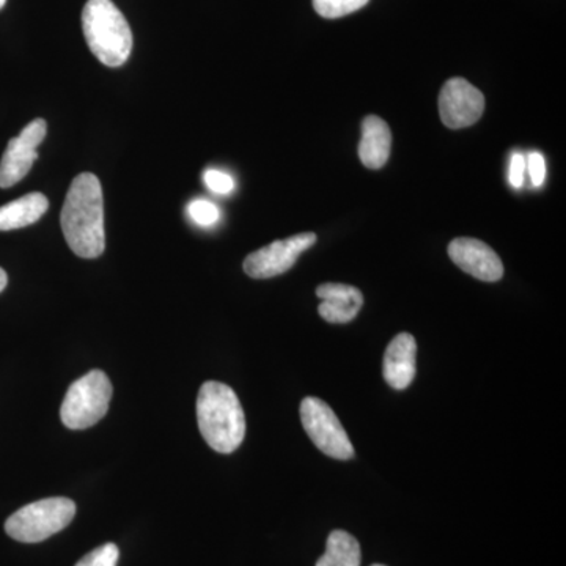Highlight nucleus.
<instances>
[{"label": "nucleus", "mask_w": 566, "mask_h": 566, "mask_svg": "<svg viewBox=\"0 0 566 566\" xmlns=\"http://www.w3.org/2000/svg\"><path fill=\"white\" fill-rule=\"evenodd\" d=\"M62 232L71 251L81 259H98L106 249L102 182L81 174L71 182L61 214Z\"/></svg>", "instance_id": "obj_1"}, {"label": "nucleus", "mask_w": 566, "mask_h": 566, "mask_svg": "<svg viewBox=\"0 0 566 566\" xmlns=\"http://www.w3.org/2000/svg\"><path fill=\"white\" fill-rule=\"evenodd\" d=\"M197 422L207 444L218 453H233L243 444L245 416L232 387L207 381L197 397Z\"/></svg>", "instance_id": "obj_2"}, {"label": "nucleus", "mask_w": 566, "mask_h": 566, "mask_svg": "<svg viewBox=\"0 0 566 566\" xmlns=\"http://www.w3.org/2000/svg\"><path fill=\"white\" fill-rule=\"evenodd\" d=\"M82 31L92 54L103 65H125L133 51V32L112 0H88L82 11Z\"/></svg>", "instance_id": "obj_3"}, {"label": "nucleus", "mask_w": 566, "mask_h": 566, "mask_svg": "<svg viewBox=\"0 0 566 566\" xmlns=\"http://www.w3.org/2000/svg\"><path fill=\"white\" fill-rule=\"evenodd\" d=\"M76 504L66 497H50L22 506L7 520L6 532L21 543H40L70 526Z\"/></svg>", "instance_id": "obj_4"}, {"label": "nucleus", "mask_w": 566, "mask_h": 566, "mask_svg": "<svg viewBox=\"0 0 566 566\" xmlns=\"http://www.w3.org/2000/svg\"><path fill=\"white\" fill-rule=\"evenodd\" d=\"M112 385L102 370H92L74 381L63 400L62 422L70 430H85L107 415Z\"/></svg>", "instance_id": "obj_5"}, {"label": "nucleus", "mask_w": 566, "mask_h": 566, "mask_svg": "<svg viewBox=\"0 0 566 566\" xmlns=\"http://www.w3.org/2000/svg\"><path fill=\"white\" fill-rule=\"evenodd\" d=\"M301 422L305 433L324 455L334 460L354 458L352 441L329 405L324 403L319 398H304L301 403Z\"/></svg>", "instance_id": "obj_6"}, {"label": "nucleus", "mask_w": 566, "mask_h": 566, "mask_svg": "<svg viewBox=\"0 0 566 566\" xmlns=\"http://www.w3.org/2000/svg\"><path fill=\"white\" fill-rule=\"evenodd\" d=\"M316 243L315 233H301L286 240L274 241L252 252L244 260V271L252 279H271L292 270L301 253Z\"/></svg>", "instance_id": "obj_7"}, {"label": "nucleus", "mask_w": 566, "mask_h": 566, "mask_svg": "<svg viewBox=\"0 0 566 566\" xmlns=\"http://www.w3.org/2000/svg\"><path fill=\"white\" fill-rule=\"evenodd\" d=\"M46 134V120L36 118L25 125V128L9 142L7 150L0 159V188H11L31 172L33 163L39 159L36 148L44 140Z\"/></svg>", "instance_id": "obj_8"}, {"label": "nucleus", "mask_w": 566, "mask_h": 566, "mask_svg": "<svg viewBox=\"0 0 566 566\" xmlns=\"http://www.w3.org/2000/svg\"><path fill=\"white\" fill-rule=\"evenodd\" d=\"M485 112V96L463 77L447 81L439 95V114L447 128L475 125Z\"/></svg>", "instance_id": "obj_9"}, {"label": "nucleus", "mask_w": 566, "mask_h": 566, "mask_svg": "<svg viewBox=\"0 0 566 566\" xmlns=\"http://www.w3.org/2000/svg\"><path fill=\"white\" fill-rule=\"evenodd\" d=\"M449 255L460 270L479 281L497 282L504 275L497 253L475 238H457L449 245Z\"/></svg>", "instance_id": "obj_10"}, {"label": "nucleus", "mask_w": 566, "mask_h": 566, "mask_svg": "<svg viewBox=\"0 0 566 566\" xmlns=\"http://www.w3.org/2000/svg\"><path fill=\"white\" fill-rule=\"evenodd\" d=\"M417 344L411 334H398L387 346L382 375L395 390H405L412 385L417 371Z\"/></svg>", "instance_id": "obj_11"}, {"label": "nucleus", "mask_w": 566, "mask_h": 566, "mask_svg": "<svg viewBox=\"0 0 566 566\" xmlns=\"http://www.w3.org/2000/svg\"><path fill=\"white\" fill-rule=\"evenodd\" d=\"M316 296L322 300L319 315L333 324L353 322L364 305L363 293L345 283H323L316 289Z\"/></svg>", "instance_id": "obj_12"}, {"label": "nucleus", "mask_w": 566, "mask_h": 566, "mask_svg": "<svg viewBox=\"0 0 566 566\" xmlns=\"http://www.w3.org/2000/svg\"><path fill=\"white\" fill-rule=\"evenodd\" d=\"M392 148V133L389 125L376 115H368L363 123V140L359 158L367 169L378 170L389 161Z\"/></svg>", "instance_id": "obj_13"}, {"label": "nucleus", "mask_w": 566, "mask_h": 566, "mask_svg": "<svg viewBox=\"0 0 566 566\" xmlns=\"http://www.w3.org/2000/svg\"><path fill=\"white\" fill-rule=\"evenodd\" d=\"M50 208V200L44 193L31 192L13 202L0 207V232L24 229L43 218Z\"/></svg>", "instance_id": "obj_14"}, {"label": "nucleus", "mask_w": 566, "mask_h": 566, "mask_svg": "<svg viewBox=\"0 0 566 566\" xmlns=\"http://www.w3.org/2000/svg\"><path fill=\"white\" fill-rule=\"evenodd\" d=\"M360 545L345 531L331 532L326 553L318 558L316 566H360Z\"/></svg>", "instance_id": "obj_15"}, {"label": "nucleus", "mask_w": 566, "mask_h": 566, "mask_svg": "<svg viewBox=\"0 0 566 566\" xmlns=\"http://www.w3.org/2000/svg\"><path fill=\"white\" fill-rule=\"evenodd\" d=\"M370 0H314V9L326 20H337L364 9Z\"/></svg>", "instance_id": "obj_16"}, {"label": "nucleus", "mask_w": 566, "mask_h": 566, "mask_svg": "<svg viewBox=\"0 0 566 566\" xmlns=\"http://www.w3.org/2000/svg\"><path fill=\"white\" fill-rule=\"evenodd\" d=\"M118 557H120V551L117 545L106 543L82 557L76 566H117Z\"/></svg>", "instance_id": "obj_17"}, {"label": "nucleus", "mask_w": 566, "mask_h": 566, "mask_svg": "<svg viewBox=\"0 0 566 566\" xmlns=\"http://www.w3.org/2000/svg\"><path fill=\"white\" fill-rule=\"evenodd\" d=\"M189 218L192 219L197 226L211 227L221 218V211L214 203L208 200H193L188 207Z\"/></svg>", "instance_id": "obj_18"}, {"label": "nucleus", "mask_w": 566, "mask_h": 566, "mask_svg": "<svg viewBox=\"0 0 566 566\" xmlns=\"http://www.w3.org/2000/svg\"><path fill=\"white\" fill-rule=\"evenodd\" d=\"M203 181L207 182L208 188H210L212 192L222 193V196L233 192L234 189L233 178L230 177V175L221 172V170L208 169L207 172L203 174Z\"/></svg>", "instance_id": "obj_19"}, {"label": "nucleus", "mask_w": 566, "mask_h": 566, "mask_svg": "<svg viewBox=\"0 0 566 566\" xmlns=\"http://www.w3.org/2000/svg\"><path fill=\"white\" fill-rule=\"evenodd\" d=\"M526 167L535 188L543 186V182L546 180V161L542 153H531L527 156Z\"/></svg>", "instance_id": "obj_20"}, {"label": "nucleus", "mask_w": 566, "mask_h": 566, "mask_svg": "<svg viewBox=\"0 0 566 566\" xmlns=\"http://www.w3.org/2000/svg\"><path fill=\"white\" fill-rule=\"evenodd\" d=\"M524 174H526V158L523 153H513L509 169L510 185L515 189L523 188Z\"/></svg>", "instance_id": "obj_21"}, {"label": "nucleus", "mask_w": 566, "mask_h": 566, "mask_svg": "<svg viewBox=\"0 0 566 566\" xmlns=\"http://www.w3.org/2000/svg\"><path fill=\"white\" fill-rule=\"evenodd\" d=\"M7 283H9V277H7L6 271L0 268V293L6 290Z\"/></svg>", "instance_id": "obj_22"}, {"label": "nucleus", "mask_w": 566, "mask_h": 566, "mask_svg": "<svg viewBox=\"0 0 566 566\" xmlns=\"http://www.w3.org/2000/svg\"><path fill=\"white\" fill-rule=\"evenodd\" d=\"M6 3H7V0H0V10H2L3 7H6Z\"/></svg>", "instance_id": "obj_23"}, {"label": "nucleus", "mask_w": 566, "mask_h": 566, "mask_svg": "<svg viewBox=\"0 0 566 566\" xmlns=\"http://www.w3.org/2000/svg\"><path fill=\"white\" fill-rule=\"evenodd\" d=\"M371 566H386V565H379V564H376V565H371Z\"/></svg>", "instance_id": "obj_24"}]
</instances>
